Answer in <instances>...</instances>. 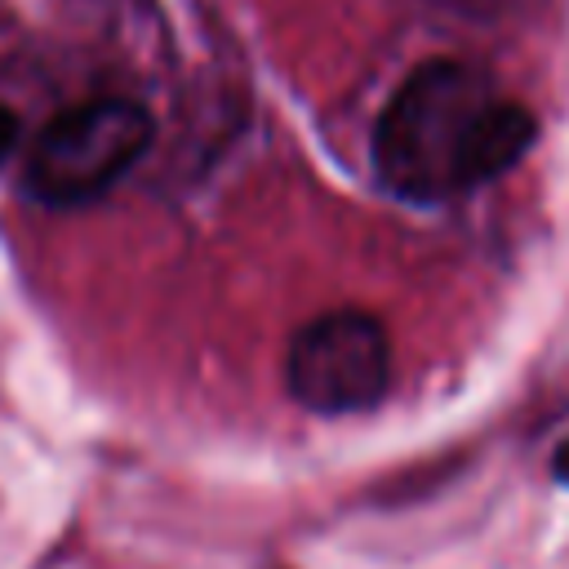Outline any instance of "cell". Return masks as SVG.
Returning <instances> with one entry per match:
<instances>
[{
	"label": "cell",
	"instance_id": "obj_1",
	"mask_svg": "<svg viewBox=\"0 0 569 569\" xmlns=\"http://www.w3.org/2000/svg\"><path fill=\"white\" fill-rule=\"evenodd\" d=\"M533 116L485 71L431 58L400 80L373 124V169L387 191L436 204L507 173L533 147Z\"/></svg>",
	"mask_w": 569,
	"mask_h": 569
},
{
	"label": "cell",
	"instance_id": "obj_2",
	"mask_svg": "<svg viewBox=\"0 0 569 569\" xmlns=\"http://www.w3.org/2000/svg\"><path fill=\"white\" fill-rule=\"evenodd\" d=\"M156 120L138 98L98 93L58 111L31 142L22 191L44 209H80L102 200L151 147Z\"/></svg>",
	"mask_w": 569,
	"mask_h": 569
},
{
	"label": "cell",
	"instance_id": "obj_3",
	"mask_svg": "<svg viewBox=\"0 0 569 569\" xmlns=\"http://www.w3.org/2000/svg\"><path fill=\"white\" fill-rule=\"evenodd\" d=\"M289 396L325 418L365 413L391 387V342L378 316L338 307L307 320L284 351Z\"/></svg>",
	"mask_w": 569,
	"mask_h": 569
},
{
	"label": "cell",
	"instance_id": "obj_4",
	"mask_svg": "<svg viewBox=\"0 0 569 569\" xmlns=\"http://www.w3.org/2000/svg\"><path fill=\"white\" fill-rule=\"evenodd\" d=\"M13 142H18V116L0 102V160L13 151Z\"/></svg>",
	"mask_w": 569,
	"mask_h": 569
},
{
	"label": "cell",
	"instance_id": "obj_5",
	"mask_svg": "<svg viewBox=\"0 0 569 569\" xmlns=\"http://www.w3.org/2000/svg\"><path fill=\"white\" fill-rule=\"evenodd\" d=\"M551 471H556V480H560V485H569V440L556 449V458H551Z\"/></svg>",
	"mask_w": 569,
	"mask_h": 569
}]
</instances>
